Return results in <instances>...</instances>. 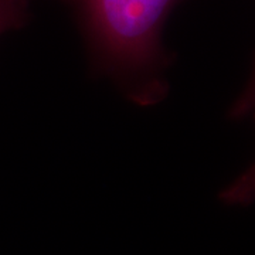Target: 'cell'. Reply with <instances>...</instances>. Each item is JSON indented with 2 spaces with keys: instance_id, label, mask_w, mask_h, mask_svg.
Masks as SVG:
<instances>
[{
  "instance_id": "2",
  "label": "cell",
  "mask_w": 255,
  "mask_h": 255,
  "mask_svg": "<svg viewBox=\"0 0 255 255\" xmlns=\"http://www.w3.org/2000/svg\"><path fill=\"white\" fill-rule=\"evenodd\" d=\"M28 0H0V34L24 24Z\"/></svg>"
},
{
  "instance_id": "1",
  "label": "cell",
  "mask_w": 255,
  "mask_h": 255,
  "mask_svg": "<svg viewBox=\"0 0 255 255\" xmlns=\"http://www.w3.org/2000/svg\"><path fill=\"white\" fill-rule=\"evenodd\" d=\"M102 64L125 78L143 81L145 102L160 98L150 80L163 61L160 33L176 0H77Z\"/></svg>"
}]
</instances>
